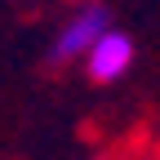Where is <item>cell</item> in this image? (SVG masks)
Here are the masks:
<instances>
[{"label": "cell", "instance_id": "obj_1", "mask_svg": "<svg viewBox=\"0 0 160 160\" xmlns=\"http://www.w3.org/2000/svg\"><path fill=\"white\" fill-rule=\"evenodd\" d=\"M129 62H133V40L125 31H116V27H107L89 45V53H85V71H89V80H98V85L120 80L129 71Z\"/></svg>", "mask_w": 160, "mask_h": 160}, {"label": "cell", "instance_id": "obj_2", "mask_svg": "<svg viewBox=\"0 0 160 160\" xmlns=\"http://www.w3.org/2000/svg\"><path fill=\"white\" fill-rule=\"evenodd\" d=\"M111 22H107V9H98V5H89V9H80L71 22L58 31V40H53V49H49V58L53 62H71V58H85L89 53V45L98 36H102Z\"/></svg>", "mask_w": 160, "mask_h": 160}]
</instances>
